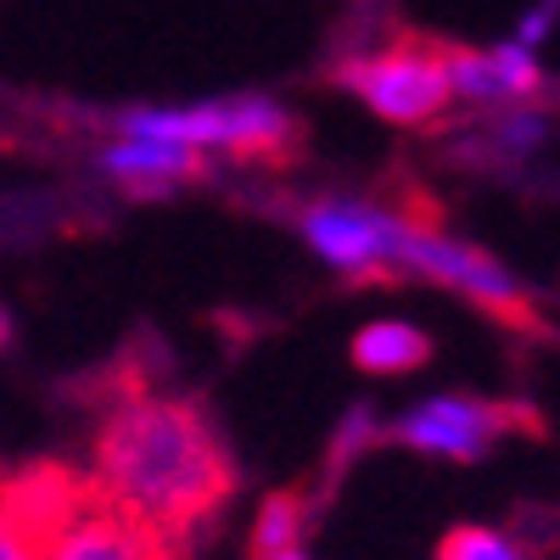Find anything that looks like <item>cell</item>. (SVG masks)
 Returning a JSON list of instances; mask_svg holds the SVG:
<instances>
[{"instance_id": "cell-3", "label": "cell", "mask_w": 560, "mask_h": 560, "mask_svg": "<svg viewBox=\"0 0 560 560\" xmlns=\"http://www.w3.org/2000/svg\"><path fill=\"white\" fill-rule=\"evenodd\" d=\"M7 516L39 538V560H174L168 538L96 499L84 477L34 471V482H12Z\"/></svg>"}, {"instance_id": "cell-4", "label": "cell", "mask_w": 560, "mask_h": 560, "mask_svg": "<svg viewBox=\"0 0 560 560\" xmlns=\"http://www.w3.org/2000/svg\"><path fill=\"white\" fill-rule=\"evenodd\" d=\"M337 84L348 96L393 129H438L459 113V90H454V51L427 39H387L353 51L337 68Z\"/></svg>"}, {"instance_id": "cell-11", "label": "cell", "mask_w": 560, "mask_h": 560, "mask_svg": "<svg viewBox=\"0 0 560 560\" xmlns=\"http://www.w3.org/2000/svg\"><path fill=\"white\" fill-rule=\"evenodd\" d=\"M247 538H253V560L303 549V538H308V504H303V493H264L258 510H253Z\"/></svg>"}, {"instance_id": "cell-15", "label": "cell", "mask_w": 560, "mask_h": 560, "mask_svg": "<svg viewBox=\"0 0 560 560\" xmlns=\"http://www.w3.org/2000/svg\"><path fill=\"white\" fill-rule=\"evenodd\" d=\"M555 28H560V0H533V7L522 12V23L510 28V34H516V39H527L533 51H549Z\"/></svg>"}, {"instance_id": "cell-5", "label": "cell", "mask_w": 560, "mask_h": 560, "mask_svg": "<svg viewBox=\"0 0 560 560\" xmlns=\"http://www.w3.org/2000/svg\"><path fill=\"white\" fill-rule=\"evenodd\" d=\"M415 230H420V213L382 197H353V191H325L298 208V242L342 280L404 275Z\"/></svg>"}, {"instance_id": "cell-6", "label": "cell", "mask_w": 560, "mask_h": 560, "mask_svg": "<svg viewBox=\"0 0 560 560\" xmlns=\"http://www.w3.org/2000/svg\"><path fill=\"white\" fill-rule=\"evenodd\" d=\"M510 432H516V409L482 393H420L393 415V443L443 465H477Z\"/></svg>"}, {"instance_id": "cell-1", "label": "cell", "mask_w": 560, "mask_h": 560, "mask_svg": "<svg viewBox=\"0 0 560 560\" xmlns=\"http://www.w3.org/2000/svg\"><path fill=\"white\" fill-rule=\"evenodd\" d=\"M84 488L124 510L129 522L179 544L230 499L236 459L208 409H197L185 393L129 382L90 432Z\"/></svg>"}, {"instance_id": "cell-7", "label": "cell", "mask_w": 560, "mask_h": 560, "mask_svg": "<svg viewBox=\"0 0 560 560\" xmlns=\"http://www.w3.org/2000/svg\"><path fill=\"white\" fill-rule=\"evenodd\" d=\"M404 280H427V287H443L477 308L493 314H522L527 308V280L510 269L493 247L471 242V236H454V230L420 219L409 258H404Z\"/></svg>"}, {"instance_id": "cell-13", "label": "cell", "mask_w": 560, "mask_h": 560, "mask_svg": "<svg viewBox=\"0 0 560 560\" xmlns=\"http://www.w3.org/2000/svg\"><path fill=\"white\" fill-rule=\"evenodd\" d=\"M438 560H549L538 544H527L522 533L510 527H482V522H465L438 544Z\"/></svg>"}, {"instance_id": "cell-12", "label": "cell", "mask_w": 560, "mask_h": 560, "mask_svg": "<svg viewBox=\"0 0 560 560\" xmlns=\"http://www.w3.org/2000/svg\"><path fill=\"white\" fill-rule=\"evenodd\" d=\"M482 140H488V158H533L544 147V135H549V118L544 107H499V113H471Z\"/></svg>"}, {"instance_id": "cell-14", "label": "cell", "mask_w": 560, "mask_h": 560, "mask_svg": "<svg viewBox=\"0 0 560 560\" xmlns=\"http://www.w3.org/2000/svg\"><path fill=\"white\" fill-rule=\"evenodd\" d=\"M376 443H393V420H382L370 404H359V409H348V415L337 420V432H331V465L342 471V465L364 459Z\"/></svg>"}, {"instance_id": "cell-8", "label": "cell", "mask_w": 560, "mask_h": 560, "mask_svg": "<svg viewBox=\"0 0 560 560\" xmlns=\"http://www.w3.org/2000/svg\"><path fill=\"white\" fill-rule=\"evenodd\" d=\"M544 51L527 39L504 34L493 45H454V90L459 113H499V107H533L544 96Z\"/></svg>"}, {"instance_id": "cell-10", "label": "cell", "mask_w": 560, "mask_h": 560, "mask_svg": "<svg viewBox=\"0 0 560 560\" xmlns=\"http://www.w3.org/2000/svg\"><path fill=\"white\" fill-rule=\"evenodd\" d=\"M348 353H353V364L364 370V376L404 382V376H415V370H427L432 337L420 331L415 319H404V314H376V319H364L353 331Z\"/></svg>"}, {"instance_id": "cell-16", "label": "cell", "mask_w": 560, "mask_h": 560, "mask_svg": "<svg viewBox=\"0 0 560 560\" xmlns=\"http://www.w3.org/2000/svg\"><path fill=\"white\" fill-rule=\"evenodd\" d=\"M0 560H39V538L18 516H7V533H0Z\"/></svg>"}, {"instance_id": "cell-2", "label": "cell", "mask_w": 560, "mask_h": 560, "mask_svg": "<svg viewBox=\"0 0 560 560\" xmlns=\"http://www.w3.org/2000/svg\"><path fill=\"white\" fill-rule=\"evenodd\" d=\"M118 135H152L168 147L197 152L202 163H264L280 158L298 135V118L287 102L264 90H236V96H208V102H140L113 118Z\"/></svg>"}, {"instance_id": "cell-17", "label": "cell", "mask_w": 560, "mask_h": 560, "mask_svg": "<svg viewBox=\"0 0 560 560\" xmlns=\"http://www.w3.org/2000/svg\"><path fill=\"white\" fill-rule=\"evenodd\" d=\"M264 560H314L308 549H287V555H264Z\"/></svg>"}, {"instance_id": "cell-9", "label": "cell", "mask_w": 560, "mask_h": 560, "mask_svg": "<svg viewBox=\"0 0 560 560\" xmlns=\"http://www.w3.org/2000/svg\"><path fill=\"white\" fill-rule=\"evenodd\" d=\"M96 168H102V179L113 185V191H124L135 202H158V197L185 191L191 179H202L213 163H202L185 147H168V140H152V135L107 129V140L96 147Z\"/></svg>"}]
</instances>
